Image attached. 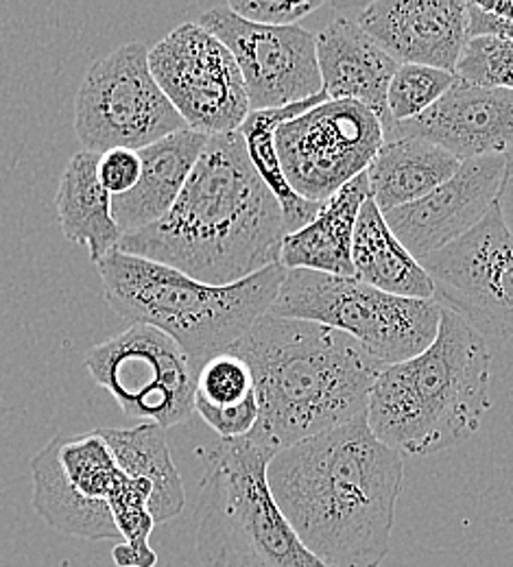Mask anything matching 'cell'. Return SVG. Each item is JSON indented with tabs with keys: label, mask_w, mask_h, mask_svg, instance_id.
<instances>
[{
	"label": "cell",
	"mask_w": 513,
	"mask_h": 567,
	"mask_svg": "<svg viewBox=\"0 0 513 567\" xmlns=\"http://www.w3.org/2000/svg\"><path fill=\"white\" fill-rule=\"evenodd\" d=\"M269 487L301 544L328 567H382L404 483V458L361 415L269 463Z\"/></svg>",
	"instance_id": "6da1fadb"
},
{
	"label": "cell",
	"mask_w": 513,
	"mask_h": 567,
	"mask_svg": "<svg viewBox=\"0 0 513 567\" xmlns=\"http://www.w3.org/2000/svg\"><path fill=\"white\" fill-rule=\"evenodd\" d=\"M285 236L283 208L234 132L208 141L171 213L123 236L119 249L197 282L232 286L280 265Z\"/></svg>",
	"instance_id": "7a4b0ae2"
},
{
	"label": "cell",
	"mask_w": 513,
	"mask_h": 567,
	"mask_svg": "<svg viewBox=\"0 0 513 567\" xmlns=\"http://www.w3.org/2000/svg\"><path fill=\"white\" fill-rule=\"evenodd\" d=\"M229 352L252 367L260 409L256 427L278 452L367 415L384 367L339 330L271 312Z\"/></svg>",
	"instance_id": "3957f363"
},
{
	"label": "cell",
	"mask_w": 513,
	"mask_h": 567,
	"mask_svg": "<svg viewBox=\"0 0 513 567\" xmlns=\"http://www.w3.org/2000/svg\"><path fill=\"white\" fill-rule=\"evenodd\" d=\"M492 350L461 315L441 308L433 346L380 369L367 424L404 456H431L468 441L492 406Z\"/></svg>",
	"instance_id": "277c9868"
},
{
	"label": "cell",
	"mask_w": 513,
	"mask_h": 567,
	"mask_svg": "<svg viewBox=\"0 0 513 567\" xmlns=\"http://www.w3.org/2000/svg\"><path fill=\"white\" fill-rule=\"evenodd\" d=\"M96 267L107 306L132 326H151L171 337L197 373L271 312L287 274L274 265L243 282L211 286L121 249Z\"/></svg>",
	"instance_id": "5b68a950"
},
{
	"label": "cell",
	"mask_w": 513,
	"mask_h": 567,
	"mask_svg": "<svg viewBox=\"0 0 513 567\" xmlns=\"http://www.w3.org/2000/svg\"><path fill=\"white\" fill-rule=\"evenodd\" d=\"M204 463L195 550L202 567H328L297 537L269 487L278 450L254 427L197 450Z\"/></svg>",
	"instance_id": "8992f818"
},
{
	"label": "cell",
	"mask_w": 513,
	"mask_h": 567,
	"mask_svg": "<svg viewBox=\"0 0 513 567\" xmlns=\"http://www.w3.org/2000/svg\"><path fill=\"white\" fill-rule=\"evenodd\" d=\"M271 315L339 330L387 367L433 346L441 306L438 299L396 297L357 278L287 269Z\"/></svg>",
	"instance_id": "52a82bcc"
},
{
	"label": "cell",
	"mask_w": 513,
	"mask_h": 567,
	"mask_svg": "<svg viewBox=\"0 0 513 567\" xmlns=\"http://www.w3.org/2000/svg\"><path fill=\"white\" fill-rule=\"evenodd\" d=\"M188 130L148 66V49L130 42L94 62L74 96V132L83 151H141Z\"/></svg>",
	"instance_id": "ba28073f"
},
{
	"label": "cell",
	"mask_w": 513,
	"mask_h": 567,
	"mask_svg": "<svg viewBox=\"0 0 513 567\" xmlns=\"http://www.w3.org/2000/svg\"><path fill=\"white\" fill-rule=\"evenodd\" d=\"M92 380L105 389L121 411L141 424L173 427L195 411L197 371L184 350L151 326L125 332L88 350L83 358Z\"/></svg>",
	"instance_id": "9c48e42d"
},
{
	"label": "cell",
	"mask_w": 513,
	"mask_h": 567,
	"mask_svg": "<svg viewBox=\"0 0 513 567\" xmlns=\"http://www.w3.org/2000/svg\"><path fill=\"white\" fill-rule=\"evenodd\" d=\"M384 142L380 118L357 101H324L276 132L287 182L312 204H324L367 173Z\"/></svg>",
	"instance_id": "30bf717a"
},
{
	"label": "cell",
	"mask_w": 513,
	"mask_h": 567,
	"mask_svg": "<svg viewBox=\"0 0 513 567\" xmlns=\"http://www.w3.org/2000/svg\"><path fill=\"white\" fill-rule=\"evenodd\" d=\"M148 66L186 127L197 134H234L252 112L234 55L197 22L179 24L148 49Z\"/></svg>",
	"instance_id": "8fae6325"
},
{
	"label": "cell",
	"mask_w": 513,
	"mask_h": 567,
	"mask_svg": "<svg viewBox=\"0 0 513 567\" xmlns=\"http://www.w3.org/2000/svg\"><path fill=\"white\" fill-rule=\"evenodd\" d=\"M441 308L476 332L513 339V236L499 206L472 231L420 262Z\"/></svg>",
	"instance_id": "7c38bea8"
},
{
	"label": "cell",
	"mask_w": 513,
	"mask_h": 567,
	"mask_svg": "<svg viewBox=\"0 0 513 567\" xmlns=\"http://www.w3.org/2000/svg\"><path fill=\"white\" fill-rule=\"evenodd\" d=\"M197 24L217 35L234 55L252 112L280 110L324 94L317 35L299 24H254L227 4L204 11Z\"/></svg>",
	"instance_id": "4fadbf2b"
},
{
	"label": "cell",
	"mask_w": 513,
	"mask_h": 567,
	"mask_svg": "<svg viewBox=\"0 0 513 567\" xmlns=\"http://www.w3.org/2000/svg\"><path fill=\"white\" fill-rule=\"evenodd\" d=\"M507 155L468 159L424 199L384 214L391 231L422 262L472 231L499 206Z\"/></svg>",
	"instance_id": "5bb4252c"
},
{
	"label": "cell",
	"mask_w": 513,
	"mask_h": 567,
	"mask_svg": "<svg viewBox=\"0 0 513 567\" xmlns=\"http://www.w3.org/2000/svg\"><path fill=\"white\" fill-rule=\"evenodd\" d=\"M404 136L433 142L461 162L512 155L513 92L454 79L422 116L384 127V141Z\"/></svg>",
	"instance_id": "9a60e30c"
},
{
	"label": "cell",
	"mask_w": 513,
	"mask_h": 567,
	"mask_svg": "<svg viewBox=\"0 0 513 567\" xmlns=\"http://www.w3.org/2000/svg\"><path fill=\"white\" fill-rule=\"evenodd\" d=\"M357 20L398 66L454 74L468 44V2L461 0H380L361 7Z\"/></svg>",
	"instance_id": "2e32d148"
},
{
	"label": "cell",
	"mask_w": 513,
	"mask_h": 567,
	"mask_svg": "<svg viewBox=\"0 0 513 567\" xmlns=\"http://www.w3.org/2000/svg\"><path fill=\"white\" fill-rule=\"evenodd\" d=\"M317 62L330 101H357L380 118L382 127L389 123L387 92L400 66L367 35L357 18L339 13L317 33Z\"/></svg>",
	"instance_id": "e0dca14e"
},
{
	"label": "cell",
	"mask_w": 513,
	"mask_h": 567,
	"mask_svg": "<svg viewBox=\"0 0 513 567\" xmlns=\"http://www.w3.org/2000/svg\"><path fill=\"white\" fill-rule=\"evenodd\" d=\"M208 141L211 136L182 130L138 151L143 171L136 188L112 197V214L123 236L141 231L171 213Z\"/></svg>",
	"instance_id": "ac0fdd59"
},
{
	"label": "cell",
	"mask_w": 513,
	"mask_h": 567,
	"mask_svg": "<svg viewBox=\"0 0 513 567\" xmlns=\"http://www.w3.org/2000/svg\"><path fill=\"white\" fill-rule=\"evenodd\" d=\"M369 197V179L363 173L324 202L317 216L306 227L285 236L280 265L285 269H308L355 278V229L359 213Z\"/></svg>",
	"instance_id": "d6986e66"
},
{
	"label": "cell",
	"mask_w": 513,
	"mask_h": 567,
	"mask_svg": "<svg viewBox=\"0 0 513 567\" xmlns=\"http://www.w3.org/2000/svg\"><path fill=\"white\" fill-rule=\"evenodd\" d=\"M461 164L450 151L424 138L384 141L367 168L369 195L382 214L404 208L440 188Z\"/></svg>",
	"instance_id": "ffe728a7"
},
{
	"label": "cell",
	"mask_w": 513,
	"mask_h": 567,
	"mask_svg": "<svg viewBox=\"0 0 513 567\" xmlns=\"http://www.w3.org/2000/svg\"><path fill=\"white\" fill-rule=\"evenodd\" d=\"M99 159L101 155L92 151L74 153L55 197L62 234L74 245H83L94 265L114 254L123 240L112 214V195L99 179Z\"/></svg>",
	"instance_id": "44dd1931"
},
{
	"label": "cell",
	"mask_w": 513,
	"mask_h": 567,
	"mask_svg": "<svg viewBox=\"0 0 513 567\" xmlns=\"http://www.w3.org/2000/svg\"><path fill=\"white\" fill-rule=\"evenodd\" d=\"M352 265L357 280L382 292L407 299H435L431 276L398 240L371 197L363 204L357 220Z\"/></svg>",
	"instance_id": "7402d4cb"
},
{
	"label": "cell",
	"mask_w": 513,
	"mask_h": 567,
	"mask_svg": "<svg viewBox=\"0 0 513 567\" xmlns=\"http://www.w3.org/2000/svg\"><path fill=\"white\" fill-rule=\"evenodd\" d=\"M96 432L125 474L151 483L153 496L148 508L155 524H164L184 511L186 492L173 463L164 427L138 424L134 427H99Z\"/></svg>",
	"instance_id": "603a6c76"
},
{
	"label": "cell",
	"mask_w": 513,
	"mask_h": 567,
	"mask_svg": "<svg viewBox=\"0 0 513 567\" xmlns=\"http://www.w3.org/2000/svg\"><path fill=\"white\" fill-rule=\"evenodd\" d=\"M33 508L55 530L85 542L121 539L107 502L79 496L66 481L55 441L51 439L31 461Z\"/></svg>",
	"instance_id": "cb8c5ba5"
},
{
	"label": "cell",
	"mask_w": 513,
	"mask_h": 567,
	"mask_svg": "<svg viewBox=\"0 0 513 567\" xmlns=\"http://www.w3.org/2000/svg\"><path fill=\"white\" fill-rule=\"evenodd\" d=\"M324 101H328L326 92L315 99L287 105L280 110L249 112V116L245 118V123L238 130V134L245 141V148L249 153L254 168L258 171V175L269 186V190L274 193V197L278 199V204L283 208L287 234H294L297 229L306 227L317 216L321 204H312V202L299 197L291 188V184L287 182L280 157H278V148H276V132L280 130V125L301 116L304 112L312 110L315 105H321Z\"/></svg>",
	"instance_id": "d4e9b609"
},
{
	"label": "cell",
	"mask_w": 513,
	"mask_h": 567,
	"mask_svg": "<svg viewBox=\"0 0 513 567\" xmlns=\"http://www.w3.org/2000/svg\"><path fill=\"white\" fill-rule=\"evenodd\" d=\"M153 487L145 478H132L121 472L112 494L107 497L114 524L121 533V544L114 546L112 557L119 567H155L157 555L148 546L151 530L157 526L148 502Z\"/></svg>",
	"instance_id": "484cf974"
},
{
	"label": "cell",
	"mask_w": 513,
	"mask_h": 567,
	"mask_svg": "<svg viewBox=\"0 0 513 567\" xmlns=\"http://www.w3.org/2000/svg\"><path fill=\"white\" fill-rule=\"evenodd\" d=\"M452 72L438 71L429 66H400L387 92V116L391 123H407L431 110L454 83Z\"/></svg>",
	"instance_id": "4316f807"
},
{
	"label": "cell",
	"mask_w": 513,
	"mask_h": 567,
	"mask_svg": "<svg viewBox=\"0 0 513 567\" xmlns=\"http://www.w3.org/2000/svg\"><path fill=\"white\" fill-rule=\"evenodd\" d=\"M256 395L254 373L247 360L234 352L211 358L197 373L195 402L215 409L238 406Z\"/></svg>",
	"instance_id": "83f0119b"
},
{
	"label": "cell",
	"mask_w": 513,
	"mask_h": 567,
	"mask_svg": "<svg viewBox=\"0 0 513 567\" xmlns=\"http://www.w3.org/2000/svg\"><path fill=\"white\" fill-rule=\"evenodd\" d=\"M454 76L483 87L513 92V42L499 38L468 40Z\"/></svg>",
	"instance_id": "f1b7e54d"
},
{
	"label": "cell",
	"mask_w": 513,
	"mask_h": 567,
	"mask_svg": "<svg viewBox=\"0 0 513 567\" xmlns=\"http://www.w3.org/2000/svg\"><path fill=\"white\" fill-rule=\"evenodd\" d=\"M227 7L243 20L265 27H294L321 7V0H229Z\"/></svg>",
	"instance_id": "f546056e"
},
{
	"label": "cell",
	"mask_w": 513,
	"mask_h": 567,
	"mask_svg": "<svg viewBox=\"0 0 513 567\" xmlns=\"http://www.w3.org/2000/svg\"><path fill=\"white\" fill-rule=\"evenodd\" d=\"M141 155L134 148H112L99 159V179L112 197L134 190L141 179Z\"/></svg>",
	"instance_id": "4dcf8cb0"
},
{
	"label": "cell",
	"mask_w": 513,
	"mask_h": 567,
	"mask_svg": "<svg viewBox=\"0 0 513 567\" xmlns=\"http://www.w3.org/2000/svg\"><path fill=\"white\" fill-rule=\"evenodd\" d=\"M195 413L202 415V420L211 425L220 439H238L249 434L258 420H260V409H258V398L252 395L238 406H227V409H215L208 404L195 402Z\"/></svg>",
	"instance_id": "1f68e13d"
},
{
	"label": "cell",
	"mask_w": 513,
	"mask_h": 567,
	"mask_svg": "<svg viewBox=\"0 0 513 567\" xmlns=\"http://www.w3.org/2000/svg\"><path fill=\"white\" fill-rule=\"evenodd\" d=\"M472 38H499L513 42V22L483 11L476 2H468V40Z\"/></svg>",
	"instance_id": "d6a6232c"
},
{
	"label": "cell",
	"mask_w": 513,
	"mask_h": 567,
	"mask_svg": "<svg viewBox=\"0 0 513 567\" xmlns=\"http://www.w3.org/2000/svg\"><path fill=\"white\" fill-rule=\"evenodd\" d=\"M499 213L513 236V153L507 155V171H505V179L499 197Z\"/></svg>",
	"instance_id": "836d02e7"
},
{
	"label": "cell",
	"mask_w": 513,
	"mask_h": 567,
	"mask_svg": "<svg viewBox=\"0 0 513 567\" xmlns=\"http://www.w3.org/2000/svg\"><path fill=\"white\" fill-rule=\"evenodd\" d=\"M483 11H488V13H494V16H501V18H505V20H512L513 22V0H496V2H485V0H481V2H476Z\"/></svg>",
	"instance_id": "e575fe53"
}]
</instances>
